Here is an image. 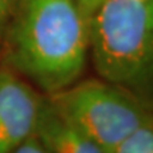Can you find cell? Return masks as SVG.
Here are the masks:
<instances>
[{
    "mask_svg": "<svg viewBox=\"0 0 153 153\" xmlns=\"http://www.w3.org/2000/svg\"><path fill=\"white\" fill-rule=\"evenodd\" d=\"M54 108L105 153H115L137 129L153 121V111L102 78H85L46 96Z\"/></svg>",
    "mask_w": 153,
    "mask_h": 153,
    "instance_id": "3",
    "label": "cell"
},
{
    "mask_svg": "<svg viewBox=\"0 0 153 153\" xmlns=\"http://www.w3.org/2000/svg\"><path fill=\"white\" fill-rule=\"evenodd\" d=\"M89 60V17L76 0H19L0 63L45 96L83 78Z\"/></svg>",
    "mask_w": 153,
    "mask_h": 153,
    "instance_id": "1",
    "label": "cell"
},
{
    "mask_svg": "<svg viewBox=\"0 0 153 153\" xmlns=\"http://www.w3.org/2000/svg\"><path fill=\"white\" fill-rule=\"evenodd\" d=\"M13 153H50V151L33 134L25 143H22Z\"/></svg>",
    "mask_w": 153,
    "mask_h": 153,
    "instance_id": "8",
    "label": "cell"
},
{
    "mask_svg": "<svg viewBox=\"0 0 153 153\" xmlns=\"http://www.w3.org/2000/svg\"><path fill=\"white\" fill-rule=\"evenodd\" d=\"M44 94L0 63V153H13L36 131Z\"/></svg>",
    "mask_w": 153,
    "mask_h": 153,
    "instance_id": "4",
    "label": "cell"
},
{
    "mask_svg": "<svg viewBox=\"0 0 153 153\" xmlns=\"http://www.w3.org/2000/svg\"><path fill=\"white\" fill-rule=\"evenodd\" d=\"M89 60L153 111V0H103L89 16Z\"/></svg>",
    "mask_w": 153,
    "mask_h": 153,
    "instance_id": "2",
    "label": "cell"
},
{
    "mask_svg": "<svg viewBox=\"0 0 153 153\" xmlns=\"http://www.w3.org/2000/svg\"><path fill=\"white\" fill-rule=\"evenodd\" d=\"M115 153H153V121L131 133Z\"/></svg>",
    "mask_w": 153,
    "mask_h": 153,
    "instance_id": "6",
    "label": "cell"
},
{
    "mask_svg": "<svg viewBox=\"0 0 153 153\" xmlns=\"http://www.w3.org/2000/svg\"><path fill=\"white\" fill-rule=\"evenodd\" d=\"M76 1L79 3V5L83 8V10L87 13V16L89 17L91 14H92V12L103 1V0H76Z\"/></svg>",
    "mask_w": 153,
    "mask_h": 153,
    "instance_id": "9",
    "label": "cell"
},
{
    "mask_svg": "<svg viewBox=\"0 0 153 153\" xmlns=\"http://www.w3.org/2000/svg\"><path fill=\"white\" fill-rule=\"evenodd\" d=\"M35 135L50 153H105L82 131L65 120L44 94Z\"/></svg>",
    "mask_w": 153,
    "mask_h": 153,
    "instance_id": "5",
    "label": "cell"
},
{
    "mask_svg": "<svg viewBox=\"0 0 153 153\" xmlns=\"http://www.w3.org/2000/svg\"><path fill=\"white\" fill-rule=\"evenodd\" d=\"M18 3L19 0H0V57H1L3 45L8 27L12 22Z\"/></svg>",
    "mask_w": 153,
    "mask_h": 153,
    "instance_id": "7",
    "label": "cell"
}]
</instances>
